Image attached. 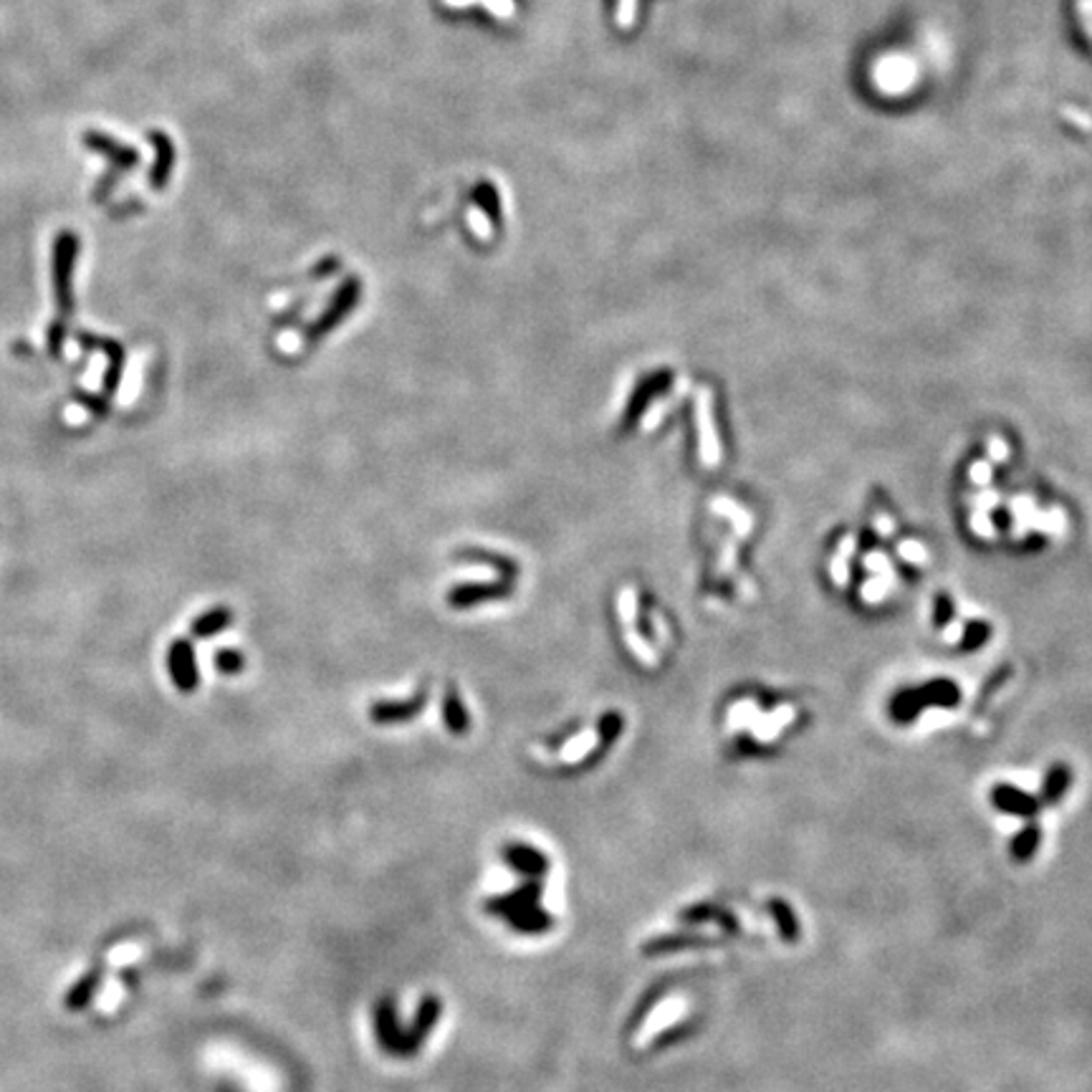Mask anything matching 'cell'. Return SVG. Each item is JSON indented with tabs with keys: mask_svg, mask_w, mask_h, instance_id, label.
I'll return each mask as SVG.
<instances>
[{
	"mask_svg": "<svg viewBox=\"0 0 1092 1092\" xmlns=\"http://www.w3.org/2000/svg\"><path fill=\"white\" fill-rule=\"evenodd\" d=\"M988 799H991V804H994L999 812L1011 817H1027V819H1032V817H1037L1039 812V799H1034V796L1022 792V789L1009 787V784H996V787L991 789Z\"/></svg>",
	"mask_w": 1092,
	"mask_h": 1092,
	"instance_id": "6da1fadb",
	"label": "cell"
},
{
	"mask_svg": "<svg viewBox=\"0 0 1092 1092\" xmlns=\"http://www.w3.org/2000/svg\"><path fill=\"white\" fill-rule=\"evenodd\" d=\"M511 592V584H458L448 592V605L456 609L473 607L478 602L501 600Z\"/></svg>",
	"mask_w": 1092,
	"mask_h": 1092,
	"instance_id": "7a4b0ae2",
	"label": "cell"
},
{
	"mask_svg": "<svg viewBox=\"0 0 1092 1092\" xmlns=\"http://www.w3.org/2000/svg\"><path fill=\"white\" fill-rule=\"evenodd\" d=\"M680 920H683V923H719L724 934L728 936L741 934L739 918H736L731 911H726V908L713 906V903H700V906L685 908V911L680 913Z\"/></svg>",
	"mask_w": 1092,
	"mask_h": 1092,
	"instance_id": "3957f363",
	"label": "cell"
},
{
	"mask_svg": "<svg viewBox=\"0 0 1092 1092\" xmlns=\"http://www.w3.org/2000/svg\"><path fill=\"white\" fill-rule=\"evenodd\" d=\"M422 703H425L422 693H417L415 699L410 700H380V703H374L369 708V719L374 724H400V721L415 719Z\"/></svg>",
	"mask_w": 1092,
	"mask_h": 1092,
	"instance_id": "277c9868",
	"label": "cell"
},
{
	"mask_svg": "<svg viewBox=\"0 0 1092 1092\" xmlns=\"http://www.w3.org/2000/svg\"><path fill=\"white\" fill-rule=\"evenodd\" d=\"M671 388V374L668 372H657L653 374V377H648V380H643L640 385L635 388V392H632V397L628 400V408H625V422H632L635 420L640 413H643L648 405H651V400L655 397V394L665 392V390Z\"/></svg>",
	"mask_w": 1092,
	"mask_h": 1092,
	"instance_id": "5b68a950",
	"label": "cell"
},
{
	"mask_svg": "<svg viewBox=\"0 0 1092 1092\" xmlns=\"http://www.w3.org/2000/svg\"><path fill=\"white\" fill-rule=\"evenodd\" d=\"M767 911H769V915L774 918L776 931H779V938L784 940V943H796V940L802 938V926H799V918H796L795 908L789 906L787 900L772 898L767 903Z\"/></svg>",
	"mask_w": 1092,
	"mask_h": 1092,
	"instance_id": "8992f818",
	"label": "cell"
},
{
	"mask_svg": "<svg viewBox=\"0 0 1092 1092\" xmlns=\"http://www.w3.org/2000/svg\"><path fill=\"white\" fill-rule=\"evenodd\" d=\"M1039 844H1042V827H1039L1037 822H1030L1027 827H1022V830L1011 837L1009 843L1011 860L1019 865L1032 863V860L1037 858Z\"/></svg>",
	"mask_w": 1092,
	"mask_h": 1092,
	"instance_id": "52a82bcc",
	"label": "cell"
},
{
	"mask_svg": "<svg viewBox=\"0 0 1092 1092\" xmlns=\"http://www.w3.org/2000/svg\"><path fill=\"white\" fill-rule=\"evenodd\" d=\"M170 668H173V677L175 683L180 685V691H193L195 683H198V676H195V663H193V653H190V645L187 643L175 645L173 653H170Z\"/></svg>",
	"mask_w": 1092,
	"mask_h": 1092,
	"instance_id": "ba28073f",
	"label": "cell"
},
{
	"mask_svg": "<svg viewBox=\"0 0 1092 1092\" xmlns=\"http://www.w3.org/2000/svg\"><path fill=\"white\" fill-rule=\"evenodd\" d=\"M711 394L700 392L699 397V422H700V448H703V458L705 463H716L719 461V442H716V436H713L711 430Z\"/></svg>",
	"mask_w": 1092,
	"mask_h": 1092,
	"instance_id": "9c48e42d",
	"label": "cell"
},
{
	"mask_svg": "<svg viewBox=\"0 0 1092 1092\" xmlns=\"http://www.w3.org/2000/svg\"><path fill=\"white\" fill-rule=\"evenodd\" d=\"M719 940L705 938V936H665V938H655L648 943L645 954H676L680 948H703V946H716Z\"/></svg>",
	"mask_w": 1092,
	"mask_h": 1092,
	"instance_id": "30bf717a",
	"label": "cell"
},
{
	"mask_svg": "<svg viewBox=\"0 0 1092 1092\" xmlns=\"http://www.w3.org/2000/svg\"><path fill=\"white\" fill-rule=\"evenodd\" d=\"M1072 781V772L1065 767V764H1055V767L1047 772V776H1044V784H1042V802L1044 804H1057L1062 796H1065L1067 787H1070Z\"/></svg>",
	"mask_w": 1092,
	"mask_h": 1092,
	"instance_id": "8fae6325",
	"label": "cell"
},
{
	"mask_svg": "<svg viewBox=\"0 0 1092 1092\" xmlns=\"http://www.w3.org/2000/svg\"><path fill=\"white\" fill-rule=\"evenodd\" d=\"M442 719L448 724L453 733H465L468 731V713H465L463 703L458 700L456 693H448L442 700Z\"/></svg>",
	"mask_w": 1092,
	"mask_h": 1092,
	"instance_id": "7c38bea8",
	"label": "cell"
},
{
	"mask_svg": "<svg viewBox=\"0 0 1092 1092\" xmlns=\"http://www.w3.org/2000/svg\"><path fill=\"white\" fill-rule=\"evenodd\" d=\"M228 623H230L228 609H213V612L202 615L201 620L195 623V632H198V635H213V632H221Z\"/></svg>",
	"mask_w": 1092,
	"mask_h": 1092,
	"instance_id": "4fadbf2b",
	"label": "cell"
},
{
	"mask_svg": "<svg viewBox=\"0 0 1092 1092\" xmlns=\"http://www.w3.org/2000/svg\"><path fill=\"white\" fill-rule=\"evenodd\" d=\"M597 739H600V733L592 731V733H582L580 739L572 741L567 748H564V759L567 761H580L582 756H587L592 748L597 747Z\"/></svg>",
	"mask_w": 1092,
	"mask_h": 1092,
	"instance_id": "5bb4252c",
	"label": "cell"
},
{
	"mask_svg": "<svg viewBox=\"0 0 1092 1092\" xmlns=\"http://www.w3.org/2000/svg\"><path fill=\"white\" fill-rule=\"evenodd\" d=\"M215 665L221 673H238L243 668V655L235 651H223L215 657Z\"/></svg>",
	"mask_w": 1092,
	"mask_h": 1092,
	"instance_id": "9a60e30c",
	"label": "cell"
},
{
	"mask_svg": "<svg viewBox=\"0 0 1092 1092\" xmlns=\"http://www.w3.org/2000/svg\"><path fill=\"white\" fill-rule=\"evenodd\" d=\"M470 3H481V6H488L496 15H509L513 11L511 0H458V3H453V6H470Z\"/></svg>",
	"mask_w": 1092,
	"mask_h": 1092,
	"instance_id": "2e32d148",
	"label": "cell"
},
{
	"mask_svg": "<svg viewBox=\"0 0 1092 1092\" xmlns=\"http://www.w3.org/2000/svg\"><path fill=\"white\" fill-rule=\"evenodd\" d=\"M968 632V640H966V648H976L979 643H984L988 635L986 625H971V628L966 629Z\"/></svg>",
	"mask_w": 1092,
	"mask_h": 1092,
	"instance_id": "e0dca14e",
	"label": "cell"
},
{
	"mask_svg": "<svg viewBox=\"0 0 1092 1092\" xmlns=\"http://www.w3.org/2000/svg\"><path fill=\"white\" fill-rule=\"evenodd\" d=\"M951 612H954V609H951V605H948L946 597H938V612H936V623L938 625L946 623V617L951 615Z\"/></svg>",
	"mask_w": 1092,
	"mask_h": 1092,
	"instance_id": "ac0fdd59",
	"label": "cell"
},
{
	"mask_svg": "<svg viewBox=\"0 0 1092 1092\" xmlns=\"http://www.w3.org/2000/svg\"><path fill=\"white\" fill-rule=\"evenodd\" d=\"M903 554H906L908 559H923L926 554H923V549H918V544H903Z\"/></svg>",
	"mask_w": 1092,
	"mask_h": 1092,
	"instance_id": "d6986e66",
	"label": "cell"
},
{
	"mask_svg": "<svg viewBox=\"0 0 1092 1092\" xmlns=\"http://www.w3.org/2000/svg\"><path fill=\"white\" fill-rule=\"evenodd\" d=\"M994 456H996V458H1004V448H1002V442H999V440H994Z\"/></svg>",
	"mask_w": 1092,
	"mask_h": 1092,
	"instance_id": "ffe728a7",
	"label": "cell"
},
{
	"mask_svg": "<svg viewBox=\"0 0 1092 1092\" xmlns=\"http://www.w3.org/2000/svg\"><path fill=\"white\" fill-rule=\"evenodd\" d=\"M974 476H976V478H979V481H984V478H986V470H984V468H976V473H974Z\"/></svg>",
	"mask_w": 1092,
	"mask_h": 1092,
	"instance_id": "44dd1931",
	"label": "cell"
}]
</instances>
